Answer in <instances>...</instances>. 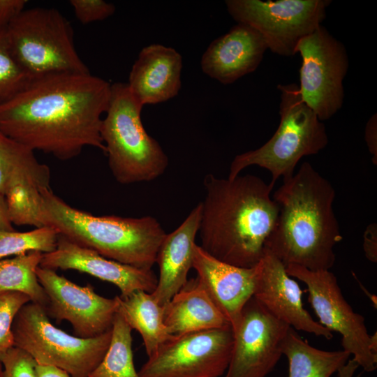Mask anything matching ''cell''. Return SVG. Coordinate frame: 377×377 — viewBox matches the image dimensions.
I'll use <instances>...</instances> for the list:
<instances>
[{
    "mask_svg": "<svg viewBox=\"0 0 377 377\" xmlns=\"http://www.w3.org/2000/svg\"><path fill=\"white\" fill-rule=\"evenodd\" d=\"M0 377H4V374H3V364L0 360Z\"/></svg>",
    "mask_w": 377,
    "mask_h": 377,
    "instance_id": "f35d334b",
    "label": "cell"
},
{
    "mask_svg": "<svg viewBox=\"0 0 377 377\" xmlns=\"http://www.w3.org/2000/svg\"><path fill=\"white\" fill-rule=\"evenodd\" d=\"M363 249L367 258L372 263L377 262V225L369 224L364 233Z\"/></svg>",
    "mask_w": 377,
    "mask_h": 377,
    "instance_id": "836d02e7",
    "label": "cell"
},
{
    "mask_svg": "<svg viewBox=\"0 0 377 377\" xmlns=\"http://www.w3.org/2000/svg\"><path fill=\"white\" fill-rule=\"evenodd\" d=\"M280 123L272 137L260 147L233 158L228 178L239 175L246 168L257 165L269 171L270 185L274 187L281 177L288 179L295 174L300 159L314 155L328 143L324 124L302 101L298 86L294 83L279 84Z\"/></svg>",
    "mask_w": 377,
    "mask_h": 377,
    "instance_id": "8992f818",
    "label": "cell"
},
{
    "mask_svg": "<svg viewBox=\"0 0 377 377\" xmlns=\"http://www.w3.org/2000/svg\"><path fill=\"white\" fill-rule=\"evenodd\" d=\"M58 232L50 226H43L27 232L0 230V260L31 251L48 253L57 245Z\"/></svg>",
    "mask_w": 377,
    "mask_h": 377,
    "instance_id": "83f0119b",
    "label": "cell"
},
{
    "mask_svg": "<svg viewBox=\"0 0 377 377\" xmlns=\"http://www.w3.org/2000/svg\"><path fill=\"white\" fill-rule=\"evenodd\" d=\"M108 348L88 377H140L133 362L132 329L117 311Z\"/></svg>",
    "mask_w": 377,
    "mask_h": 377,
    "instance_id": "484cf974",
    "label": "cell"
},
{
    "mask_svg": "<svg viewBox=\"0 0 377 377\" xmlns=\"http://www.w3.org/2000/svg\"><path fill=\"white\" fill-rule=\"evenodd\" d=\"M283 181L272 195L279 214L265 249L285 267L330 270L335 263L334 247L343 239L333 209L334 188L309 162Z\"/></svg>",
    "mask_w": 377,
    "mask_h": 377,
    "instance_id": "3957f363",
    "label": "cell"
},
{
    "mask_svg": "<svg viewBox=\"0 0 377 377\" xmlns=\"http://www.w3.org/2000/svg\"><path fill=\"white\" fill-rule=\"evenodd\" d=\"M26 0H0V29L8 25L25 9Z\"/></svg>",
    "mask_w": 377,
    "mask_h": 377,
    "instance_id": "d6a6232c",
    "label": "cell"
},
{
    "mask_svg": "<svg viewBox=\"0 0 377 377\" xmlns=\"http://www.w3.org/2000/svg\"><path fill=\"white\" fill-rule=\"evenodd\" d=\"M358 367V364L353 358L348 360L347 362L338 370V377H353V375Z\"/></svg>",
    "mask_w": 377,
    "mask_h": 377,
    "instance_id": "74e56055",
    "label": "cell"
},
{
    "mask_svg": "<svg viewBox=\"0 0 377 377\" xmlns=\"http://www.w3.org/2000/svg\"><path fill=\"white\" fill-rule=\"evenodd\" d=\"M111 84L88 73H58L34 79L0 105V129L32 151L59 160L77 156L86 147L104 154L102 114Z\"/></svg>",
    "mask_w": 377,
    "mask_h": 377,
    "instance_id": "6da1fadb",
    "label": "cell"
},
{
    "mask_svg": "<svg viewBox=\"0 0 377 377\" xmlns=\"http://www.w3.org/2000/svg\"><path fill=\"white\" fill-rule=\"evenodd\" d=\"M233 345L230 325L172 335L142 366L140 377H220Z\"/></svg>",
    "mask_w": 377,
    "mask_h": 377,
    "instance_id": "7c38bea8",
    "label": "cell"
},
{
    "mask_svg": "<svg viewBox=\"0 0 377 377\" xmlns=\"http://www.w3.org/2000/svg\"><path fill=\"white\" fill-rule=\"evenodd\" d=\"M29 174L41 188H50L49 167L40 163L34 151L0 129V194L3 195L10 175L15 171Z\"/></svg>",
    "mask_w": 377,
    "mask_h": 377,
    "instance_id": "4316f807",
    "label": "cell"
},
{
    "mask_svg": "<svg viewBox=\"0 0 377 377\" xmlns=\"http://www.w3.org/2000/svg\"><path fill=\"white\" fill-rule=\"evenodd\" d=\"M287 274L306 286L309 302L319 323L341 336L343 350L367 372L377 367V335H370L364 318L355 312L344 298L337 277L330 270H310L289 265Z\"/></svg>",
    "mask_w": 377,
    "mask_h": 377,
    "instance_id": "9c48e42d",
    "label": "cell"
},
{
    "mask_svg": "<svg viewBox=\"0 0 377 377\" xmlns=\"http://www.w3.org/2000/svg\"><path fill=\"white\" fill-rule=\"evenodd\" d=\"M0 230H15L11 223L6 207L5 198L0 194Z\"/></svg>",
    "mask_w": 377,
    "mask_h": 377,
    "instance_id": "8d00e7d4",
    "label": "cell"
},
{
    "mask_svg": "<svg viewBox=\"0 0 377 377\" xmlns=\"http://www.w3.org/2000/svg\"><path fill=\"white\" fill-rule=\"evenodd\" d=\"M4 377H37V363L24 350L13 347L1 359Z\"/></svg>",
    "mask_w": 377,
    "mask_h": 377,
    "instance_id": "4dcf8cb0",
    "label": "cell"
},
{
    "mask_svg": "<svg viewBox=\"0 0 377 377\" xmlns=\"http://www.w3.org/2000/svg\"><path fill=\"white\" fill-rule=\"evenodd\" d=\"M230 15L258 31L268 49L281 56L295 54L298 43L325 20L329 0H228Z\"/></svg>",
    "mask_w": 377,
    "mask_h": 377,
    "instance_id": "30bf717a",
    "label": "cell"
},
{
    "mask_svg": "<svg viewBox=\"0 0 377 377\" xmlns=\"http://www.w3.org/2000/svg\"><path fill=\"white\" fill-rule=\"evenodd\" d=\"M163 320L171 335L230 325L197 278L188 281L163 306Z\"/></svg>",
    "mask_w": 377,
    "mask_h": 377,
    "instance_id": "44dd1931",
    "label": "cell"
},
{
    "mask_svg": "<svg viewBox=\"0 0 377 377\" xmlns=\"http://www.w3.org/2000/svg\"><path fill=\"white\" fill-rule=\"evenodd\" d=\"M282 352L288 362V377H330L350 356L343 350L330 351L313 347L291 327Z\"/></svg>",
    "mask_w": 377,
    "mask_h": 377,
    "instance_id": "603a6c76",
    "label": "cell"
},
{
    "mask_svg": "<svg viewBox=\"0 0 377 377\" xmlns=\"http://www.w3.org/2000/svg\"><path fill=\"white\" fill-rule=\"evenodd\" d=\"M200 246L213 258L239 267L256 266L279 214L273 186L253 175L205 177Z\"/></svg>",
    "mask_w": 377,
    "mask_h": 377,
    "instance_id": "7a4b0ae2",
    "label": "cell"
},
{
    "mask_svg": "<svg viewBox=\"0 0 377 377\" xmlns=\"http://www.w3.org/2000/svg\"><path fill=\"white\" fill-rule=\"evenodd\" d=\"M42 258L41 252L31 251L0 260V292L25 294L31 302L39 304L46 311L49 300L36 274Z\"/></svg>",
    "mask_w": 377,
    "mask_h": 377,
    "instance_id": "d4e9b609",
    "label": "cell"
},
{
    "mask_svg": "<svg viewBox=\"0 0 377 377\" xmlns=\"http://www.w3.org/2000/svg\"><path fill=\"white\" fill-rule=\"evenodd\" d=\"M290 327L252 297L232 330V354L224 377H265L283 355Z\"/></svg>",
    "mask_w": 377,
    "mask_h": 377,
    "instance_id": "4fadbf2b",
    "label": "cell"
},
{
    "mask_svg": "<svg viewBox=\"0 0 377 377\" xmlns=\"http://www.w3.org/2000/svg\"><path fill=\"white\" fill-rule=\"evenodd\" d=\"M364 139L371 154V160L377 165V114H374L367 121L364 130Z\"/></svg>",
    "mask_w": 377,
    "mask_h": 377,
    "instance_id": "e575fe53",
    "label": "cell"
},
{
    "mask_svg": "<svg viewBox=\"0 0 377 377\" xmlns=\"http://www.w3.org/2000/svg\"><path fill=\"white\" fill-rule=\"evenodd\" d=\"M36 371L37 377H71L66 371L52 366L37 364Z\"/></svg>",
    "mask_w": 377,
    "mask_h": 377,
    "instance_id": "d590c367",
    "label": "cell"
},
{
    "mask_svg": "<svg viewBox=\"0 0 377 377\" xmlns=\"http://www.w3.org/2000/svg\"><path fill=\"white\" fill-rule=\"evenodd\" d=\"M253 297L271 314L293 329L328 340L333 337L332 332L313 320L304 308L298 283L287 274L285 265L265 249L258 263Z\"/></svg>",
    "mask_w": 377,
    "mask_h": 377,
    "instance_id": "2e32d148",
    "label": "cell"
},
{
    "mask_svg": "<svg viewBox=\"0 0 377 377\" xmlns=\"http://www.w3.org/2000/svg\"><path fill=\"white\" fill-rule=\"evenodd\" d=\"M70 4L76 18L84 24L104 20L115 11L114 4L103 0H71Z\"/></svg>",
    "mask_w": 377,
    "mask_h": 377,
    "instance_id": "1f68e13d",
    "label": "cell"
},
{
    "mask_svg": "<svg viewBox=\"0 0 377 377\" xmlns=\"http://www.w3.org/2000/svg\"><path fill=\"white\" fill-rule=\"evenodd\" d=\"M118 310L132 330L140 334L146 353L151 356L172 336L163 320V306L150 293L136 290L126 297L117 296Z\"/></svg>",
    "mask_w": 377,
    "mask_h": 377,
    "instance_id": "7402d4cb",
    "label": "cell"
},
{
    "mask_svg": "<svg viewBox=\"0 0 377 377\" xmlns=\"http://www.w3.org/2000/svg\"><path fill=\"white\" fill-rule=\"evenodd\" d=\"M40 193L45 226L119 263L147 269L156 263L166 233L154 217L95 216L70 206L50 188L41 189Z\"/></svg>",
    "mask_w": 377,
    "mask_h": 377,
    "instance_id": "277c9868",
    "label": "cell"
},
{
    "mask_svg": "<svg viewBox=\"0 0 377 377\" xmlns=\"http://www.w3.org/2000/svg\"><path fill=\"white\" fill-rule=\"evenodd\" d=\"M142 109L126 83L111 84L101 136L111 172L121 184L154 180L168 165V158L161 146L144 128Z\"/></svg>",
    "mask_w": 377,
    "mask_h": 377,
    "instance_id": "5b68a950",
    "label": "cell"
},
{
    "mask_svg": "<svg viewBox=\"0 0 377 377\" xmlns=\"http://www.w3.org/2000/svg\"><path fill=\"white\" fill-rule=\"evenodd\" d=\"M31 80L13 54L6 29H0V105L21 92Z\"/></svg>",
    "mask_w": 377,
    "mask_h": 377,
    "instance_id": "f1b7e54d",
    "label": "cell"
},
{
    "mask_svg": "<svg viewBox=\"0 0 377 377\" xmlns=\"http://www.w3.org/2000/svg\"><path fill=\"white\" fill-rule=\"evenodd\" d=\"M6 33L13 56L32 80L90 73L76 50L71 23L56 8H25Z\"/></svg>",
    "mask_w": 377,
    "mask_h": 377,
    "instance_id": "52a82bcc",
    "label": "cell"
},
{
    "mask_svg": "<svg viewBox=\"0 0 377 377\" xmlns=\"http://www.w3.org/2000/svg\"><path fill=\"white\" fill-rule=\"evenodd\" d=\"M201 202L188 214L174 231L166 234L158 249L156 263L159 275L157 284L151 293L161 306L188 282V274L193 267L195 239L199 230Z\"/></svg>",
    "mask_w": 377,
    "mask_h": 377,
    "instance_id": "ffe728a7",
    "label": "cell"
},
{
    "mask_svg": "<svg viewBox=\"0 0 377 377\" xmlns=\"http://www.w3.org/2000/svg\"><path fill=\"white\" fill-rule=\"evenodd\" d=\"M40 267L54 271L74 269L90 274L116 286L121 297L136 290L151 293L157 284V276L151 269L138 268L107 258L60 234L56 249L43 253Z\"/></svg>",
    "mask_w": 377,
    "mask_h": 377,
    "instance_id": "9a60e30c",
    "label": "cell"
},
{
    "mask_svg": "<svg viewBox=\"0 0 377 377\" xmlns=\"http://www.w3.org/2000/svg\"><path fill=\"white\" fill-rule=\"evenodd\" d=\"M112 328V327H111ZM14 346L37 364L59 368L71 377H88L103 360L112 330L93 338L71 335L55 327L45 310L29 302L17 313L12 327Z\"/></svg>",
    "mask_w": 377,
    "mask_h": 377,
    "instance_id": "ba28073f",
    "label": "cell"
},
{
    "mask_svg": "<svg viewBox=\"0 0 377 377\" xmlns=\"http://www.w3.org/2000/svg\"><path fill=\"white\" fill-rule=\"evenodd\" d=\"M36 274L49 300L47 314L57 322L68 321L75 336L93 338L111 329L117 296H101L90 284L79 286L50 269L39 266Z\"/></svg>",
    "mask_w": 377,
    "mask_h": 377,
    "instance_id": "5bb4252c",
    "label": "cell"
},
{
    "mask_svg": "<svg viewBox=\"0 0 377 377\" xmlns=\"http://www.w3.org/2000/svg\"><path fill=\"white\" fill-rule=\"evenodd\" d=\"M40 190L36 182L23 171H15L10 175L3 196L12 224L45 226L41 216Z\"/></svg>",
    "mask_w": 377,
    "mask_h": 377,
    "instance_id": "cb8c5ba5",
    "label": "cell"
},
{
    "mask_svg": "<svg viewBox=\"0 0 377 377\" xmlns=\"http://www.w3.org/2000/svg\"><path fill=\"white\" fill-rule=\"evenodd\" d=\"M193 268L198 282L233 330L246 302L253 296L258 264L249 268L221 262L195 244Z\"/></svg>",
    "mask_w": 377,
    "mask_h": 377,
    "instance_id": "e0dca14e",
    "label": "cell"
},
{
    "mask_svg": "<svg viewBox=\"0 0 377 377\" xmlns=\"http://www.w3.org/2000/svg\"><path fill=\"white\" fill-rule=\"evenodd\" d=\"M29 302L30 298L22 293L0 292V360L14 347V319L20 309Z\"/></svg>",
    "mask_w": 377,
    "mask_h": 377,
    "instance_id": "f546056e",
    "label": "cell"
},
{
    "mask_svg": "<svg viewBox=\"0 0 377 377\" xmlns=\"http://www.w3.org/2000/svg\"><path fill=\"white\" fill-rule=\"evenodd\" d=\"M182 57L174 48L161 44L143 47L129 73L127 84L142 108L176 96L181 88Z\"/></svg>",
    "mask_w": 377,
    "mask_h": 377,
    "instance_id": "d6986e66",
    "label": "cell"
},
{
    "mask_svg": "<svg viewBox=\"0 0 377 377\" xmlns=\"http://www.w3.org/2000/svg\"><path fill=\"white\" fill-rule=\"evenodd\" d=\"M295 53L302 57L298 92L321 121L342 107L343 81L348 68L344 45L322 25L303 38Z\"/></svg>",
    "mask_w": 377,
    "mask_h": 377,
    "instance_id": "8fae6325",
    "label": "cell"
},
{
    "mask_svg": "<svg viewBox=\"0 0 377 377\" xmlns=\"http://www.w3.org/2000/svg\"><path fill=\"white\" fill-rule=\"evenodd\" d=\"M267 49L258 31L237 23L210 43L201 58L200 66L209 77L223 84H232L255 71Z\"/></svg>",
    "mask_w": 377,
    "mask_h": 377,
    "instance_id": "ac0fdd59",
    "label": "cell"
}]
</instances>
